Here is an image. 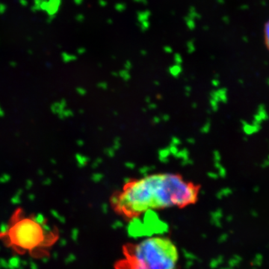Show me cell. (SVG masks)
<instances>
[{"instance_id":"cell-5","label":"cell","mask_w":269,"mask_h":269,"mask_svg":"<svg viewBox=\"0 0 269 269\" xmlns=\"http://www.w3.org/2000/svg\"><path fill=\"white\" fill-rule=\"evenodd\" d=\"M262 260H263L262 255L260 254V253H258V254H256V256H255L254 259H253V260L252 264L255 266H260L262 263Z\"/></svg>"},{"instance_id":"cell-9","label":"cell","mask_w":269,"mask_h":269,"mask_svg":"<svg viewBox=\"0 0 269 269\" xmlns=\"http://www.w3.org/2000/svg\"><path fill=\"white\" fill-rule=\"evenodd\" d=\"M7 8H8L7 5H5V3H0V15L3 14V13L6 12Z\"/></svg>"},{"instance_id":"cell-11","label":"cell","mask_w":269,"mask_h":269,"mask_svg":"<svg viewBox=\"0 0 269 269\" xmlns=\"http://www.w3.org/2000/svg\"><path fill=\"white\" fill-rule=\"evenodd\" d=\"M55 19V16H51V17H48L47 19H46V23H50L52 22V20Z\"/></svg>"},{"instance_id":"cell-1","label":"cell","mask_w":269,"mask_h":269,"mask_svg":"<svg viewBox=\"0 0 269 269\" xmlns=\"http://www.w3.org/2000/svg\"><path fill=\"white\" fill-rule=\"evenodd\" d=\"M198 188L173 174L153 175L126 185L112 198V204L119 215L134 219L155 209L183 208L198 200Z\"/></svg>"},{"instance_id":"cell-7","label":"cell","mask_w":269,"mask_h":269,"mask_svg":"<svg viewBox=\"0 0 269 269\" xmlns=\"http://www.w3.org/2000/svg\"><path fill=\"white\" fill-rule=\"evenodd\" d=\"M265 38H266V44L269 48V20L265 26Z\"/></svg>"},{"instance_id":"cell-6","label":"cell","mask_w":269,"mask_h":269,"mask_svg":"<svg viewBox=\"0 0 269 269\" xmlns=\"http://www.w3.org/2000/svg\"><path fill=\"white\" fill-rule=\"evenodd\" d=\"M42 3V0H34V4L32 7H31V11L33 13H36L38 11H40V4Z\"/></svg>"},{"instance_id":"cell-4","label":"cell","mask_w":269,"mask_h":269,"mask_svg":"<svg viewBox=\"0 0 269 269\" xmlns=\"http://www.w3.org/2000/svg\"><path fill=\"white\" fill-rule=\"evenodd\" d=\"M241 261H242V258L240 256H238V255H235L229 261V266L231 268H234V267L239 266L240 264Z\"/></svg>"},{"instance_id":"cell-3","label":"cell","mask_w":269,"mask_h":269,"mask_svg":"<svg viewBox=\"0 0 269 269\" xmlns=\"http://www.w3.org/2000/svg\"><path fill=\"white\" fill-rule=\"evenodd\" d=\"M48 8L46 12L48 14V17H55V14L57 13L60 5H61V0H48Z\"/></svg>"},{"instance_id":"cell-10","label":"cell","mask_w":269,"mask_h":269,"mask_svg":"<svg viewBox=\"0 0 269 269\" xmlns=\"http://www.w3.org/2000/svg\"><path fill=\"white\" fill-rule=\"evenodd\" d=\"M18 1H19V5H20L22 7L28 6L29 3H28V1H27V0H18Z\"/></svg>"},{"instance_id":"cell-12","label":"cell","mask_w":269,"mask_h":269,"mask_svg":"<svg viewBox=\"0 0 269 269\" xmlns=\"http://www.w3.org/2000/svg\"><path fill=\"white\" fill-rule=\"evenodd\" d=\"M251 215L253 216V217L256 218V217H257V216H258V213H257V212L255 211V210H253V211H251Z\"/></svg>"},{"instance_id":"cell-2","label":"cell","mask_w":269,"mask_h":269,"mask_svg":"<svg viewBox=\"0 0 269 269\" xmlns=\"http://www.w3.org/2000/svg\"><path fill=\"white\" fill-rule=\"evenodd\" d=\"M175 244L164 236H152L124 245L114 269H178Z\"/></svg>"},{"instance_id":"cell-8","label":"cell","mask_w":269,"mask_h":269,"mask_svg":"<svg viewBox=\"0 0 269 269\" xmlns=\"http://www.w3.org/2000/svg\"><path fill=\"white\" fill-rule=\"evenodd\" d=\"M49 2L48 0H42V3L40 4V11H46L48 8Z\"/></svg>"},{"instance_id":"cell-13","label":"cell","mask_w":269,"mask_h":269,"mask_svg":"<svg viewBox=\"0 0 269 269\" xmlns=\"http://www.w3.org/2000/svg\"><path fill=\"white\" fill-rule=\"evenodd\" d=\"M227 219H228V221H231L232 220H233V217H232V216H229V217Z\"/></svg>"}]
</instances>
